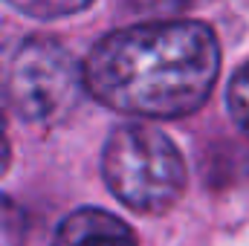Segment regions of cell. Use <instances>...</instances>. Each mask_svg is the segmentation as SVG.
I'll return each mask as SVG.
<instances>
[{
    "label": "cell",
    "instance_id": "3",
    "mask_svg": "<svg viewBox=\"0 0 249 246\" xmlns=\"http://www.w3.org/2000/svg\"><path fill=\"white\" fill-rule=\"evenodd\" d=\"M0 87L9 107L32 124H55L75 110L84 93L81 64L58 41L35 35L6 53Z\"/></svg>",
    "mask_w": 249,
    "mask_h": 246
},
{
    "label": "cell",
    "instance_id": "7",
    "mask_svg": "<svg viewBox=\"0 0 249 246\" xmlns=\"http://www.w3.org/2000/svg\"><path fill=\"white\" fill-rule=\"evenodd\" d=\"M130 6L154 20H171L174 15H180L183 9L191 6V0H130Z\"/></svg>",
    "mask_w": 249,
    "mask_h": 246
},
{
    "label": "cell",
    "instance_id": "8",
    "mask_svg": "<svg viewBox=\"0 0 249 246\" xmlns=\"http://www.w3.org/2000/svg\"><path fill=\"white\" fill-rule=\"evenodd\" d=\"M9 159H12V142H9V124H6V116L0 113V177L6 174L9 168Z\"/></svg>",
    "mask_w": 249,
    "mask_h": 246
},
{
    "label": "cell",
    "instance_id": "1",
    "mask_svg": "<svg viewBox=\"0 0 249 246\" xmlns=\"http://www.w3.org/2000/svg\"><path fill=\"white\" fill-rule=\"evenodd\" d=\"M220 47L206 23L151 20L105 35L81 64L84 93L148 119H180L212 93Z\"/></svg>",
    "mask_w": 249,
    "mask_h": 246
},
{
    "label": "cell",
    "instance_id": "4",
    "mask_svg": "<svg viewBox=\"0 0 249 246\" xmlns=\"http://www.w3.org/2000/svg\"><path fill=\"white\" fill-rule=\"evenodd\" d=\"M53 246H139L130 226L102 209H78L64 217Z\"/></svg>",
    "mask_w": 249,
    "mask_h": 246
},
{
    "label": "cell",
    "instance_id": "5",
    "mask_svg": "<svg viewBox=\"0 0 249 246\" xmlns=\"http://www.w3.org/2000/svg\"><path fill=\"white\" fill-rule=\"evenodd\" d=\"M18 12L29 15V18H41V20H50V18H67V15H75L81 9H87L93 0H9Z\"/></svg>",
    "mask_w": 249,
    "mask_h": 246
},
{
    "label": "cell",
    "instance_id": "2",
    "mask_svg": "<svg viewBox=\"0 0 249 246\" xmlns=\"http://www.w3.org/2000/svg\"><path fill=\"white\" fill-rule=\"evenodd\" d=\"M102 177L110 194L139 214L171 209L188 183L180 148L157 127L119 124L102 151Z\"/></svg>",
    "mask_w": 249,
    "mask_h": 246
},
{
    "label": "cell",
    "instance_id": "6",
    "mask_svg": "<svg viewBox=\"0 0 249 246\" xmlns=\"http://www.w3.org/2000/svg\"><path fill=\"white\" fill-rule=\"evenodd\" d=\"M226 102H229V113H232L235 124L249 136V61L244 64V67L235 72V78L229 81V96H226Z\"/></svg>",
    "mask_w": 249,
    "mask_h": 246
}]
</instances>
